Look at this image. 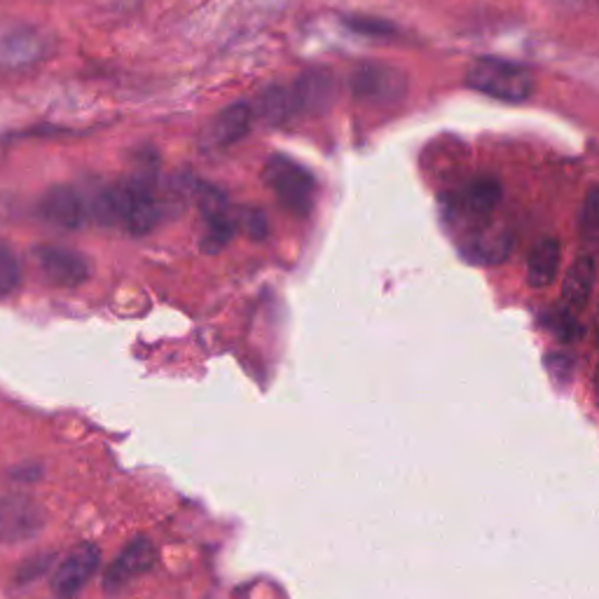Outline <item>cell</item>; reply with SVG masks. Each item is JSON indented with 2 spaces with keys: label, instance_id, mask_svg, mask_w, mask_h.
Masks as SVG:
<instances>
[{
  "label": "cell",
  "instance_id": "1",
  "mask_svg": "<svg viewBox=\"0 0 599 599\" xmlns=\"http://www.w3.org/2000/svg\"><path fill=\"white\" fill-rule=\"evenodd\" d=\"M466 87L492 96L496 101L525 104L534 94V77L520 63L484 57L468 67Z\"/></svg>",
  "mask_w": 599,
  "mask_h": 599
},
{
  "label": "cell",
  "instance_id": "5",
  "mask_svg": "<svg viewBox=\"0 0 599 599\" xmlns=\"http://www.w3.org/2000/svg\"><path fill=\"white\" fill-rule=\"evenodd\" d=\"M36 263L43 272V277L57 288L83 286L92 274L87 257L67 247H38Z\"/></svg>",
  "mask_w": 599,
  "mask_h": 599
},
{
  "label": "cell",
  "instance_id": "17",
  "mask_svg": "<svg viewBox=\"0 0 599 599\" xmlns=\"http://www.w3.org/2000/svg\"><path fill=\"white\" fill-rule=\"evenodd\" d=\"M87 212H89V218H94L99 225H106V228H110V225H120V220H122L120 188L112 185V188H104L96 192L92 204L87 206Z\"/></svg>",
  "mask_w": 599,
  "mask_h": 599
},
{
  "label": "cell",
  "instance_id": "4",
  "mask_svg": "<svg viewBox=\"0 0 599 599\" xmlns=\"http://www.w3.org/2000/svg\"><path fill=\"white\" fill-rule=\"evenodd\" d=\"M197 202H200V212H202V220H204L200 249L208 255H216L232 241V237L239 228L237 216L230 212V204H228V197H225V192L214 185H204L200 190Z\"/></svg>",
  "mask_w": 599,
  "mask_h": 599
},
{
  "label": "cell",
  "instance_id": "23",
  "mask_svg": "<svg viewBox=\"0 0 599 599\" xmlns=\"http://www.w3.org/2000/svg\"><path fill=\"white\" fill-rule=\"evenodd\" d=\"M237 225H241L253 241H263L267 237V218L257 208H247L241 218L237 216Z\"/></svg>",
  "mask_w": 599,
  "mask_h": 599
},
{
  "label": "cell",
  "instance_id": "9",
  "mask_svg": "<svg viewBox=\"0 0 599 599\" xmlns=\"http://www.w3.org/2000/svg\"><path fill=\"white\" fill-rule=\"evenodd\" d=\"M43 511L24 496H3L0 499V541L17 543L26 541L43 529Z\"/></svg>",
  "mask_w": 599,
  "mask_h": 599
},
{
  "label": "cell",
  "instance_id": "6",
  "mask_svg": "<svg viewBox=\"0 0 599 599\" xmlns=\"http://www.w3.org/2000/svg\"><path fill=\"white\" fill-rule=\"evenodd\" d=\"M47 36L34 26L0 28V69L34 67L47 55Z\"/></svg>",
  "mask_w": 599,
  "mask_h": 599
},
{
  "label": "cell",
  "instance_id": "3",
  "mask_svg": "<svg viewBox=\"0 0 599 599\" xmlns=\"http://www.w3.org/2000/svg\"><path fill=\"white\" fill-rule=\"evenodd\" d=\"M349 87L359 104L388 108L406 99L410 92V77L392 63L366 61L351 73Z\"/></svg>",
  "mask_w": 599,
  "mask_h": 599
},
{
  "label": "cell",
  "instance_id": "2",
  "mask_svg": "<svg viewBox=\"0 0 599 599\" xmlns=\"http://www.w3.org/2000/svg\"><path fill=\"white\" fill-rule=\"evenodd\" d=\"M263 176L284 208L298 218L310 216L316 197V181L310 171L286 155H272Z\"/></svg>",
  "mask_w": 599,
  "mask_h": 599
},
{
  "label": "cell",
  "instance_id": "18",
  "mask_svg": "<svg viewBox=\"0 0 599 599\" xmlns=\"http://www.w3.org/2000/svg\"><path fill=\"white\" fill-rule=\"evenodd\" d=\"M511 249H513V237L508 232H490L476 241L471 255L478 263L499 265L511 255Z\"/></svg>",
  "mask_w": 599,
  "mask_h": 599
},
{
  "label": "cell",
  "instance_id": "10",
  "mask_svg": "<svg viewBox=\"0 0 599 599\" xmlns=\"http://www.w3.org/2000/svg\"><path fill=\"white\" fill-rule=\"evenodd\" d=\"M40 216L59 230H80L89 218L83 194L69 185L47 190L40 200Z\"/></svg>",
  "mask_w": 599,
  "mask_h": 599
},
{
  "label": "cell",
  "instance_id": "21",
  "mask_svg": "<svg viewBox=\"0 0 599 599\" xmlns=\"http://www.w3.org/2000/svg\"><path fill=\"white\" fill-rule=\"evenodd\" d=\"M597 225H599V192L592 185L583 200L580 206V216H578V230L586 239H595L597 235Z\"/></svg>",
  "mask_w": 599,
  "mask_h": 599
},
{
  "label": "cell",
  "instance_id": "7",
  "mask_svg": "<svg viewBox=\"0 0 599 599\" xmlns=\"http://www.w3.org/2000/svg\"><path fill=\"white\" fill-rule=\"evenodd\" d=\"M157 562V548L148 537H136L124 546L122 553L108 566L104 586L108 592H120L134 578L148 574Z\"/></svg>",
  "mask_w": 599,
  "mask_h": 599
},
{
  "label": "cell",
  "instance_id": "12",
  "mask_svg": "<svg viewBox=\"0 0 599 599\" xmlns=\"http://www.w3.org/2000/svg\"><path fill=\"white\" fill-rule=\"evenodd\" d=\"M253 110L249 101H237L223 108L218 116L208 122L204 145L206 148H230V145L247 139L253 127Z\"/></svg>",
  "mask_w": 599,
  "mask_h": 599
},
{
  "label": "cell",
  "instance_id": "13",
  "mask_svg": "<svg viewBox=\"0 0 599 599\" xmlns=\"http://www.w3.org/2000/svg\"><path fill=\"white\" fill-rule=\"evenodd\" d=\"M595 288V257L590 253L576 257V263L570 267L562 286L560 307L572 314H580L592 296Z\"/></svg>",
  "mask_w": 599,
  "mask_h": 599
},
{
  "label": "cell",
  "instance_id": "14",
  "mask_svg": "<svg viewBox=\"0 0 599 599\" xmlns=\"http://www.w3.org/2000/svg\"><path fill=\"white\" fill-rule=\"evenodd\" d=\"M253 118L263 120L267 127H284L298 116L296 96L286 85H269L257 94L255 104H251Z\"/></svg>",
  "mask_w": 599,
  "mask_h": 599
},
{
  "label": "cell",
  "instance_id": "11",
  "mask_svg": "<svg viewBox=\"0 0 599 599\" xmlns=\"http://www.w3.org/2000/svg\"><path fill=\"white\" fill-rule=\"evenodd\" d=\"M290 92L296 96L298 112L321 116V112H326L333 106L337 83L328 69H310L298 75Z\"/></svg>",
  "mask_w": 599,
  "mask_h": 599
},
{
  "label": "cell",
  "instance_id": "22",
  "mask_svg": "<svg viewBox=\"0 0 599 599\" xmlns=\"http://www.w3.org/2000/svg\"><path fill=\"white\" fill-rule=\"evenodd\" d=\"M548 326L558 339H562V343H574V339H578L583 335V326L578 323L576 314L562 310V307L553 316H550Z\"/></svg>",
  "mask_w": 599,
  "mask_h": 599
},
{
  "label": "cell",
  "instance_id": "15",
  "mask_svg": "<svg viewBox=\"0 0 599 599\" xmlns=\"http://www.w3.org/2000/svg\"><path fill=\"white\" fill-rule=\"evenodd\" d=\"M562 247L555 237H546L534 244L527 257V284L531 288H546L558 279Z\"/></svg>",
  "mask_w": 599,
  "mask_h": 599
},
{
  "label": "cell",
  "instance_id": "20",
  "mask_svg": "<svg viewBox=\"0 0 599 599\" xmlns=\"http://www.w3.org/2000/svg\"><path fill=\"white\" fill-rule=\"evenodd\" d=\"M345 24L361 36L370 38H388L396 34V26L392 22H384L378 17H366V14H356V17H345Z\"/></svg>",
  "mask_w": 599,
  "mask_h": 599
},
{
  "label": "cell",
  "instance_id": "8",
  "mask_svg": "<svg viewBox=\"0 0 599 599\" xmlns=\"http://www.w3.org/2000/svg\"><path fill=\"white\" fill-rule=\"evenodd\" d=\"M101 553L94 543H83L75 548L73 553L59 564V570L52 578V590L59 599H73L75 595L83 592V588L99 570Z\"/></svg>",
  "mask_w": 599,
  "mask_h": 599
},
{
  "label": "cell",
  "instance_id": "16",
  "mask_svg": "<svg viewBox=\"0 0 599 599\" xmlns=\"http://www.w3.org/2000/svg\"><path fill=\"white\" fill-rule=\"evenodd\" d=\"M501 197H504V188L492 176H478L464 190V204L478 216H490L501 204Z\"/></svg>",
  "mask_w": 599,
  "mask_h": 599
},
{
  "label": "cell",
  "instance_id": "19",
  "mask_svg": "<svg viewBox=\"0 0 599 599\" xmlns=\"http://www.w3.org/2000/svg\"><path fill=\"white\" fill-rule=\"evenodd\" d=\"M22 284V265L12 249L0 247V298L12 296Z\"/></svg>",
  "mask_w": 599,
  "mask_h": 599
}]
</instances>
